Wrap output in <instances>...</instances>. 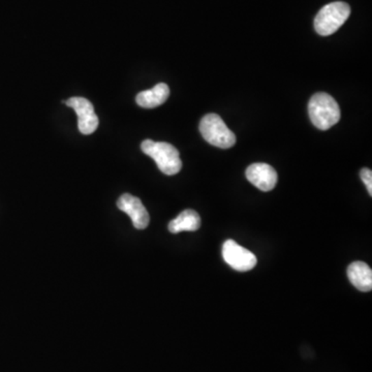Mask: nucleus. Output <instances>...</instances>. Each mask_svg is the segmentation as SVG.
<instances>
[{
	"label": "nucleus",
	"mask_w": 372,
	"mask_h": 372,
	"mask_svg": "<svg viewBox=\"0 0 372 372\" xmlns=\"http://www.w3.org/2000/svg\"><path fill=\"white\" fill-rule=\"evenodd\" d=\"M117 206L131 217L134 227L138 230H144L148 227L150 216L139 198L124 194L117 201Z\"/></svg>",
	"instance_id": "nucleus-7"
},
{
	"label": "nucleus",
	"mask_w": 372,
	"mask_h": 372,
	"mask_svg": "<svg viewBox=\"0 0 372 372\" xmlns=\"http://www.w3.org/2000/svg\"><path fill=\"white\" fill-rule=\"evenodd\" d=\"M169 95H170L169 86L164 83H159L151 90L140 92L136 97V101L140 107L153 109L163 105L169 99Z\"/></svg>",
	"instance_id": "nucleus-10"
},
{
	"label": "nucleus",
	"mask_w": 372,
	"mask_h": 372,
	"mask_svg": "<svg viewBox=\"0 0 372 372\" xmlns=\"http://www.w3.org/2000/svg\"><path fill=\"white\" fill-rule=\"evenodd\" d=\"M222 257L230 267L239 272L250 271L257 263V257L252 252L231 239L227 240L222 245Z\"/></svg>",
	"instance_id": "nucleus-6"
},
{
	"label": "nucleus",
	"mask_w": 372,
	"mask_h": 372,
	"mask_svg": "<svg viewBox=\"0 0 372 372\" xmlns=\"http://www.w3.org/2000/svg\"><path fill=\"white\" fill-rule=\"evenodd\" d=\"M200 131L209 144L218 148L228 149L235 145L236 136L217 114H207L203 117Z\"/></svg>",
	"instance_id": "nucleus-4"
},
{
	"label": "nucleus",
	"mask_w": 372,
	"mask_h": 372,
	"mask_svg": "<svg viewBox=\"0 0 372 372\" xmlns=\"http://www.w3.org/2000/svg\"><path fill=\"white\" fill-rule=\"evenodd\" d=\"M141 149L145 155L155 159L159 170L164 174L172 176L180 172L183 162H181L179 151L173 145L166 142L145 140L141 144Z\"/></svg>",
	"instance_id": "nucleus-2"
},
{
	"label": "nucleus",
	"mask_w": 372,
	"mask_h": 372,
	"mask_svg": "<svg viewBox=\"0 0 372 372\" xmlns=\"http://www.w3.org/2000/svg\"><path fill=\"white\" fill-rule=\"evenodd\" d=\"M350 15V8L345 2L336 1L327 4L315 17V31L320 36H331L345 24Z\"/></svg>",
	"instance_id": "nucleus-3"
},
{
	"label": "nucleus",
	"mask_w": 372,
	"mask_h": 372,
	"mask_svg": "<svg viewBox=\"0 0 372 372\" xmlns=\"http://www.w3.org/2000/svg\"><path fill=\"white\" fill-rule=\"evenodd\" d=\"M246 178L262 192H270L276 187L278 176L276 171L267 164H252L246 170Z\"/></svg>",
	"instance_id": "nucleus-8"
},
{
	"label": "nucleus",
	"mask_w": 372,
	"mask_h": 372,
	"mask_svg": "<svg viewBox=\"0 0 372 372\" xmlns=\"http://www.w3.org/2000/svg\"><path fill=\"white\" fill-rule=\"evenodd\" d=\"M68 107L75 110L78 116V127L83 135H92L99 127V117L94 112L92 101L85 97L73 96L68 101H62Z\"/></svg>",
	"instance_id": "nucleus-5"
},
{
	"label": "nucleus",
	"mask_w": 372,
	"mask_h": 372,
	"mask_svg": "<svg viewBox=\"0 0 372 372\" xmlns=\"http://www.w3.org/2000/svg\"><path fill=\"white\" fill-rule=\"evenodd\" d=\"M350 282L361 292H371L372 289V270L364 262H354L348 268Z\"/></svg>",
	"instance_id": "nucleus-9"
},
{
	"label": "nucleus",
	"mask_w": 372,
	"mask_h": 372,
	"mask_svg": "<svg viewBox=\"0 0 372 372\" xmlns=\"http://www.w3.org/2000/svg\"><path fill=\"white\" fill-rule=\"evenodd\" d=\"M361 178H362L363 183L366 185L367 190H369V194L372 196V172L369 169H363L360 173Z\"/></svg>",
	"instance_id": "nucleus-12"
},
{
	"label": "nucleus",
	"mask_w": 372,
	"mask_h": 372,
	"mask_svg": "<svg viewBox=\"0 0 372 372\" xmlns=\"http://www.w3.org/2000/svg\"><path fill=\"white\" fill-rule=\"evenodd\" d=\"M308 113L313 125L321 131H327L341 120V109L337 101L325 92H319L311 97Z\"/></svg>",
	"instance_id": "nucleus-1"
},
{
	"label": "nucleus",
	"mask_w": 372,
	"mask_h": 372,
	"mask_svg": "<svg viewBox=\"0 0 372 372\" xmlns=\"http://www.w3.org/2000/svg\"><path fill=\"white\" fill-rule=\"evenodd\" d=\"M201 227V217L198 212L194 210H185L181 212L175 220H171L169 224V230L171 233L178 234L180 232H194Z\"/></svg>",
	"instance_id": "nucleus-11"
}]
</instances>
